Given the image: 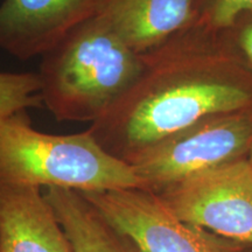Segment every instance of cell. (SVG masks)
Instances as JSON below:
<instances>
[{
  "instance_id": "6da1fadb",
  "label": "cell",
  "mask_w": 252,
  "mask_h": 252,
  "mask_svg": "<svg viewBox=\"0 0 252 252\" xmlns=\"http://www.w3.org/2000/svg\"><path fill=\"white\" fill-rule=\"evenodd\" d=\"M247 109H252V70L224 32L190 24L144 53L134 83L88 131L127 163L200 119Z\"/></svg>"
},
{
  "instance_id": "7a4b0ae2",
  "label": "cell",
  "mask_w": 252,
  "mask_h": 252,
  "mask_svg": "<svg viewBox=\"0 0 252 252\" xmlns=\"http://www.w3.org/2000/svg\"><path fill=\"white\" fill-rule=\"evenodd\" d=\"M143 69L131 48L96 14L41 56L42 105L59 122L94 123L130 88Z\"/></svg>"
},
{
  "instance_id": "3957f363",
  "label": "cell",
  "mask_w": 252,
  "mask_h": 252,
  "mask_svg": "<svg viewBox=\"0 0 252 252\" xmlns=\"http://www.w3.org/2000/svg\"><path fill=\"white\" fill-rule=\"evenodd\" d=\"M0 182L82 193L145 189L133 168L106 152L88 130L45 133L33 127L27 112L0 124Z\"/></svg>"
},
{
  "instance_id": "277c9868",
  "label": "cell",
  "mask_w": 252,
  "mask_h": 252,
  "mask_svg": "<svg viewBox=\"0 0 252 252\" xmlns=\"http://www.w3.org/2000/svg\"><path fill=\"white\" fill-rule=\"evenodd\" d=\"M252 109L208 116L167 135L128 160L145 189L156 191L248 158Z\"/></svg>"
},
{
  "instance_id": "5b68a950",
  "label": "cell",
  "mask_w": 252,
  "mask_h": 252,
  "mask_svg": "<svg viewBox=\"0 0 252 252\" xmlns=\"http://www.w3.org/2000/svg\"><path fill=\"white\" fill-rule=\"evenodd\" d=\"M179 220L252 247V168L241 159L156 191Z\"/></svg>"
},
{
  "instance_id": "8992f818",
  "label": "cell",
  "mask_w": 252,
  "mask_h": 252,
  "mask_svg": "<svg viewBox=\"0 0 252 252\" xmlns=\"http://www.w3.org/2000/svg\"><path fill=\"white\" fill-rule=\"evenodd\" d=\"M80 193L112 225L133 239L141 252H248L249 245L179 220L147 189Z\"/></svg>"
},
{
  "instance_id": "52a82bcc",
  "label": "cell",
  "mask_w": 252,
  "mask_h": 252,
  "mask_svg": "<svg viewBox=\"0 0 252 252\" xmlns=\"http://www.w3.org/2000/svg\"><path fill=\"white\" fill-rule=\"evenodd\" d=\"M98 4L99 0H4L0 50L23 61L42 56L93 17Z\"/></svg>"
},
{
  "instance_id": "ba28073f",
  "label": "cell",
  "mask_w": 252,
  "mask_h": 252,
  "mask_svg": "<svg viewBox=\"0 0 252 252\" xmlns=\"http://www.w3.org/2000/svg\"><path fill=\"white\" fill-rule=\"evenodd\" d=\"M0 252H74L41 188L0 182Z\"/></svg>"
},
{
  "instance_id": "9c48e42d",
  "label": "cell",
  "mask_w": 252,
  "mask_h": 252,
  "mask_svg": "<svg viewBox=\"0 0 252 252\" xmlns=\"http://www.w3.org/2000/svg\"><path fill=\"white\" fill-rule=\"evenodd\" d=\"M193 0H99L94 14L139 54L191 24Z\"/></svg>"
},
{
  "instance_id": "30bf717a",
  "label": "cell",
  "mask_w": 252,
  "mask_h": 252,
  "mask_svg": "<svg viewBox=\"0 0 252 252\" xmlns=\"http://www.w3.org/2000/svg\"><path fill=\"white\" fill-rule=\"evenodd\" d=\"M43 194L74 252H141L133 239L112 225L80 191L47 188Z\"/></svg>"
},
{
  "instance_id": "8fae6325",
  "label": "cell",
  "mask_w": 252,
  "mask_h": 252,
  "mask_svg": "<svg viewBox=\"0 0 252 252\" xmlns=\"http://www.w3.org/2000/svg\"><path fill=\"white\" fill-rule=\"evenodd\" d=\"M42 106L37 72H0V124Z\"/></svg>"
},
{
  "instance_id": "7c38bea8",
  "label": "cell",
  "mask_w": 252,
  "mask_h": 252,
  "mask_svg": "<svg viewBox=\"0 0 252 252\" xmlns=\"http://www.w3.org/2000/svg\"><path fill=\"white\" fill-rule=\"evenodd\" d=\"M250 8L252 0H193L191 24L208 31L222 32Z\"/></svg>"
},
{
  "instance_id": "4fadbf2b",
  "label": "cell",
  "mask_w": 252,
  "mask_h": 252,
  "mask_svg": "<svg viewBox=\"0 0 252 252\" xmlns=\"http://www.w3.org/2000/svg\"><path fill=\"white\" fill-rule=\"evenodd\" d=\"M223 32L252 70V8L239 14Z\"/></svg>"
},
{
  "instance_id": "5bb4252c",
  "label": "cell",
  "mask_w": 252,
  "mask_h": 252,
  "mask_svg": "<svg viewBox=\"0 0 252 252\" xmlns=\"http://www.w3.org/2000/svg\"><path fill=\"white\" fill-rule=\"evenodd\" d=\"M248 161H249V165H250V167L252 168V144L250 146V150H249V153H248Z\"/></svg>"
},
{
  "instance_id": "9a60e30c",
  "label": "cell",
  "mask_w": 252,
  "mask_h": 252,
  "mask_svg": "<svg viewBox=\"0 0 252 252\" xmlns=\"http://www.w3.org/2000/svg\"><path fill=\"white\" fill-rule=\"evenodd\" d=\"M248 252H252V247H251V245H249V248H248Z\"/></svg>"
}]
</instances>
